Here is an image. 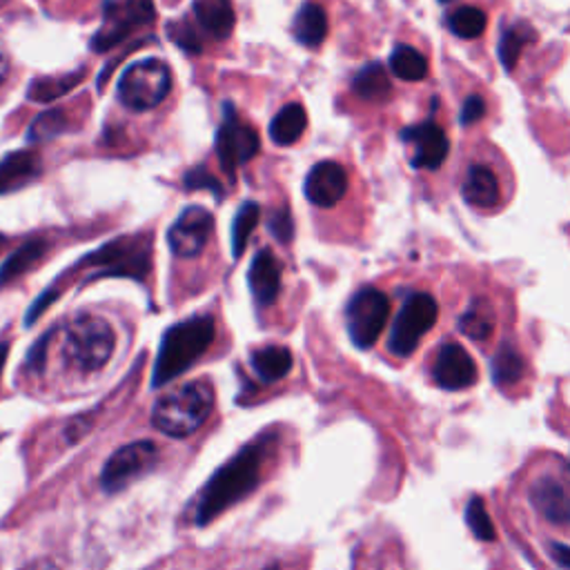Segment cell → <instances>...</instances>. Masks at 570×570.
Segmentation results:
<instances>
[{"label": "cell", "instance_id": "4fadbf2b", "mask_svg": "<svg viewBox=\"0 0 570 570\" xmlns=\"http://www.w3.org/2000/svg\"><path fill=\"white\" fill-rule=\"evenodd\" d=\"M432 376L439 387L456 392L474 385L479 379V372L468 350H463L459 343H448L436 352Z\"/></svg>", "mask_w": 570, "mask_h": 570}, {"label": "cell", "instance_id": "1f68e13d", "mask_svg": "<svg viewBox=\"0 0 570 570\" xmlns=\"http://www.w3.org/2000/svg\"><path fill=\"white\" fill-rule=\"evenodd\" d=\"M532 40H534V31L528 24H519V27L514 24V27L505 29L501 40H499V49H497L501 65L508 71H512L517 60H519V56H521V51H523V47L528 42H532Z\"/></svg>", "mask_w": 570, "mask_h": 570}, {"label": "cell", "instance_id": "5b68a950", "mask_svg": "<svg viewBox=\"0 0 570 570\" xmlns=\"http://www.w3.org/2000/svg\"><path fill=\"white\" fill-rule=\"evenodd\" d=\"M78 265L89 272L87 281L105 276L145 281L151 269V238L147 234L114 238L87 254Z\"/></svg>", "mask_w": 570, "mask_h": 570}, {"label": "cell", "instance_id": "52a82bcc", "mask_svg": "<svg viewBox=\"0 0 570 570\" xmlns=\"http://www.w3.org/2000/svg\"><path fill=\"white\" fill-rule=\"evenodd\" d=\"M154 0H107L102 4V20L91 36L89 47L96 53H105L129 38L138 27L154 22Z\"/></svg>", "mask_w": 570, "mask_h": 570}, {"label": "cell", "instance_id": "f1b7e54d", "mask_svg": "<svg viewBox=\"0 0 570 570\" xmlns=\"http://www.w3.org/2000/svg\"><path fill=\"white\" fill-rule=\"evenodd\" d=\"M258 216H261V207L254 200H245L236 209L234 220H232V234H229L232 236V256L234 258H240V254L245 252L249 234L258 225Z\"/></svg>", "mask_w": 570, "mask_h": 570}, {"label": "cell", "instance_id": "7402d4cb", "mask_svg": "<svg viewBox=\"0 0 570 570\" xmlns=\"http://www.w3.org/2000/svg\"><path fill=\"white\" fill-rule=\"evenodd\" d=\"M305 127H307V114H305L303 105L287 102L269 120V138L274 145L287 147V145H294L303 136Z\"/></svg>", "mask_w": 570, "mask_h": 570}, {"label": "cell", "instance_id": "f546056e", "mask_svg": "<svg viewBox=\"0 0 570 570\" xmlns=\"http://www.w3.org/2000/svg\"><path fill=\"white\" fill-rule=\"evenodd\" d=\"M490 372H492V379L497 385L517 383L523 376V358L517 352V347H512L510 343L499 347V352L492 356Z\"/></svg>", "mask_w": 570, "mask_h": 570}, {"label": "cell", "instance_id": "ac0fdd59", "mask_svg": "<svg viewBox=\"0 0 570 570\" xmlns=\"http://www.w3.org/2000/svg\"><path fill=\"white\" fill-rule=\"evenodd\" d=\"M42 171L40 156L29 149L9 151L0 158V196L9 191H18L36 180Z\"/></svg>", "mask_w": 570, "mask_h": 570}, {"label": "cell", "instance_id": "4316f807", "mask_svg": "<svg viewBox=\"0 0 570 570\" xmlns=\"http://www.w3.org/2000/svg\"><path fill=\"white\" fill-rule=\"evenodd\" d=\"M390 69L401 80L419 82L428 76V60L419 49L410 45H396L390 53Z\"/></svg>", "mask_w": 570, "mask_h": 570}, {"label": "cell", "instance_id": "603a6c76", "mask_svg": "<svg viewBox=\"0 0 570 570\" xmlns=\"http://www.w3.org/2000/svg\"><path fill=\"white\" fill-rule=\"evenodd\" d=\"M47 247L49 245L42 238H33V240L22 243L18 249H13L7 256V261L0 265V289L7 287L9 283H13L16 278H20L31 267H36L38 261L45 256Z\"/></svg>", "mask_w": 570, "mask_h": 570}, {"label": "cell", "instance_id": "9a60e30c", "mask_svg": "<svg viewBox=\"0 0 570 570\" xmlns=\"http://www.w3.org/2000/svg\"><path fill=\"white\" fill-rule=\"evenodd\" d=\"M401 138L410 140L414 145V154H412V165L414 167L439 169L448 158V149H450L448 136L432 120L405 127L401 131Z\"/></svg>", "mask_w": 570, "mask_h": 570}, {"label": "cell", "instance_id": "3957f363", "mask_svg": "<svg viewBox=\"0 0 570 570\" xmlns=\"http://www.w3.org/2000/svg\"><path fill=\"white\" fill-rule=\"evenodd\" d=\"M214 407V387L209 381H189L160 396L151 410V423L163 434L183 439L194 434Z\"/></svg>", "mask_w": 570, "mask_h": 570}, {"label": "cell", "instance_id": "6da1fadb", "mask_svg": "<svg viewBox=\"0 0 570 570\" xmlns=\"http://www.w3.org/2000/svg\"><path fill=\"white\" fill-rule=\"evenodd\" d=\"M267 443L258 439L240 450L234 459H229L220 470L214 472L209 483L205 485L198 505H196V523H209L220 512L232 508L236 501L247 497L261 479L263 461H265Z\"/></svg>", "mask_w": 570, "mask_h": 570}, {"label": "cell", "instance_id": "d6a6232c", "mask_svg": "<svg viewBox=\"0 0 570 570\" xmlns=\"http://www.w3.org/2000/svg\"><path fill=\"white\" fill-rule=\"evenodd\" d=\"M69 127V116L62 109H47L38 114L29 129H27V140L29 142H45L56 136H60Z\"/></svg>", "mask_w": 570, "mask_h": 570}, {"label": "cell", "instance_id": "b9f144b4", "mask_svg": "<svg viewBox=\"0 0 570 570\" xmlns=\"http://www.w3.org/2000/svg\"><path fill=\"white\" fill-rule=\"evenodd\" d=\"M7 73H9V58H7L4 49L0 47V82L7 78Z\"/></svg>", "mask_w": 570, "mask_h": 570}, {"label": "cell", "instance_id": "d590c367", "mask_svg": "<svg viewBox=\"0 0 570 570\" xmlns=\"http://www.w3.org/2000/svg\"><path fill=\"white\" fill-rule=\"evenodd\" d=\"M183 187L189 189V191H194V189H207V191L214 194V198H223V194H225L220 180H218L214 174H209L205 167H194V169L185 171V176H183Z\"/></svg>", "mask_w": 570, "mask_h": 570}, {"label": "cell", "instance_id": "e0dca14e", "mask_svg": "<svg viewBox=\"0 0 570 570\" xmlns=\"http://www.w3.org/2000/svg\"><path fill=\"white\" fill-rule=\"evenodd\" d=\"M191 16L200 36L205 33L212 40L227 38L236 22L232 0H194Z\"/></svg>", "mask_w": 570, "mask_h": 570}, {"label": "cell", "instance_id": "277c9868", "mask_svg": "<svg viewBox=\"0 0 570 570\" xmlns=\"http://www.w3.org/2000/svg\"><path fill=\"white\" fill-rule=\"evenodd\" d=\"M114 345L116 334L109 321L98 314L82 312L65 325L60 352L71 367L87 374L100 370L109 361Z\"/></svg>", "mask_w": 570, "mask_h": 570}, {"label": "cell", "instance_id": "ffe728a7", "mask_svg": "<svg viewBox=\"0 0 570 570\" xmlns=\"http://www.w3.org/2000/svg\"><path fill=\"white\" fill-rule=\"evenodd\" d=\"M461 194L465 198L468 205L472 207H494L499 203V180L492 174V169L483 167V165H470V169L465 171L463 185H461Z\"/></svg>", "mask_w": 570, "mask_h": 570}, {"label": "cell", "instance_id": "836d02e7", "mask_svg": "<svg viewBox=\"0 0 570 570\" xmlns=\"http://www.w3.org/2000/svg\"><path fill=\"white\" fill-rule=\"evenodd\" d=\"M465 521H468V528L472 530V534L479 539V541H494L497 532H494V525L490 521V514L485 510V503L483 499L479 497H472L465 505Z\"/></svg>", "mask_w": 570, "mask_h": 570}, {"label": "cell", "instance_id": "ba28073f", "mask_svg": "<svg viewBox=\"0 0 570 570\" xmlns=\"http://www.w3.org/2000/svg\"><path fill=\"white\" fill-rule=\"evenodd\" d=\"M214 147L218 154L220 169L229 178H234L238 165L252 160L261 149V138L256 129L238 116L232 102H223V120L216 129Z\"/></svg>", "mask_w": 570, "mask_h": 570}, {"label": "cell", "instance_id": "74e56055", "mask_svg": "<svg viewBox=\"0 0 570 570\" xmlns=\"http://www.w3.org/2000/svg\"><path fill=\"white\" fill-rule=\"evenodd\" d=\"M483 114H485V100H483L481 96L472 94V96L465 98V102H463V107H461L459 120H461V125H472V122L481 120Z\"/></svg>", "mask_w": 570, "mask_h": 570}, {"label": "cell", "instance_id": "ee69618b", "mask_svg": "<svg viewBox=\"0 0 570 570\" xmlns=\"http://www.w3.org/2000/svg\"><path fill=\"white\" fill-rule=\"evenodd\" d=\"M2 243H4V236L0 234V249H2Z\"/></svg>", "mask_w": 570, "mask_h": 570}, {"label": "cell", "instance_id": "8fae6325", "mask_svg": "<svg viewBox=\"0 0 570 570\" xmlns=\"http://www.w3.org/2000/svg\"><path fill=\"white\" fill-rule=\"evenodd\" d=\"M158 461V445L154 441H134L116 450L100 474V483L107 492H118L127 488L131 481L149 472Z\"/></svg>", "mask_w": 570, "mask_h": 570}, {"label": "cell", "instance_id": "d4e9b609", "mask_svg": "<svg viewBox=\"0 0 570 570\" xmlns=\"http://www.w3.org/2000/svg\"><path fill=\"white\" fill-rule=\"evenodd\" d=\"M352 91L367 102H383L392 94V82L383 65L370 62L361 67L352 80Z\"/></svg>", "mask_w": 570, "mask_h": 570}, {"label": "cell", "instance_id": "cb8c5ba5", "mask_svg": "<svg viewBox=\"0 0 570 570\" xmlns=\"http://www.w3.org/2000/svg\"><path fill=\"white\" fill-rule=\"evenodd\" d=\"M252 370L263 383H274L292 370V352L283 345H265L252 352Z\"/></svg>", "mask_w": 570, "mask_h": 570}, {"label": "cell", "instance_id": "8992f818", "mask_svg": "<svg viewBox=\"0 0 570 570\" xmlns=\"http://www.w3.org/2000/svg\"><path fill=\"white\" fill-rule=\"evenodd\" d=\"M171 89V71L158 58L131 62L118 78V98L134 111H147L160 105Z\"/></svg>", "mask_w": 570, "mask_h": 570}, {"label": "cell", "instance_id": "44dd1931", "mask_svg": "<svg viewBox=\"0 0 570 570\" xmlns=\"http://www.w3.org/2000/svg\"><path fill=\"white\" fill-rule=\"evenodd\" d=\"M292 33L303 47H318L327 36V13L316 2H303L292 20Z\"/></svg>", "mask_w": 570, "mask_h": 570}, {"label": "cell", "instance_id": "83f0119b", "mask_svg": "<svg viewBox=\"0 0 570 570\" xmlns=\"http://www.w3.org/2000/svg\"><path fill=\"white\" fill-rule=\"evenodd\" d=\"M459 330L474 338V341H483L492 334L494 330V309L485 298H476L470 303V307L461 314L459 318Z\"/></svg>", "mask_w": 570, "mask_h": 570}, {"label": "cell", "instance_id": "30bf717a", "mask_svg": "<svg viewBox=\"0 0 570 570\" xmlns=\"http://www.w3.org/2000/svg\"><path fill=\"white\" fill-rule=\"evenodd\" d=\"M390 318V298L376 287H361L345 307V323L356 347L367 350L381 336Z\"/></svg>", "mask_w": 570, "mask_h": 570}, {"label": "cell", "instance_id": "8d00e7d4", "mask_svg": "<svg viewBox=\"0 0 570 570\" xmlns=\"http://www.w3.org/2000/svg\"><path fill=\"white\" fill-rule=\"evenodd\" d=\"M267 232L278 240V243H289L294 236V220L287 207H276L267 214Z\"/></svg>", "mask_w": 570, "mask_h": 570}, {"label": "cell", "instance_id": "2e32d148", "mask_svg": "<svg viewBox=\"0 0 570 570\" xmlns=\"http://www.w3.org/2000/svg\"><path fill=\"white\" fill-rule=\"evenodd\" d=\"M283 267L272 249L263 247L254 254L247 269V285L258 305H272L281 292Z\"/></svg>", "mask_w": 570, "mask_h": 570}, {"label": "cell", "instance_id": "4dcf8cb0", "mask_svg": "<svg viewBox=\"0 0 570 570\" xmlns=\"http://www.w3.org/2000/svg\"><path fill=\"white\" fill-rule=\"evenodd\" d=\"M485 22H488V16L483 9L479 7H472V4H465V7H459L454 9L450 16H448V27L454 36L459 38H479L485 29Z\"/></svg>", "mask_w": 570, "mask_h": 570}, {"label": "cell", "instance_id": "60d3db41", "mask_svg": "<svg viewBox=\"0 0 570 570\" xmlns=\"http://www.w3.org/2000/svg\"><path fill=\"white\" fill-rule=\"evenodd\" d=\"M22 570H58V568H56V563L49 561V559H36V561L27 563Z\"/></svg>", "mask_w": 570, "mask_h": 570}, {"label": "cell", "instance_id": "484cf974", "mask_svg": "<svg viewBox=\"0 0 570 570\" xmlns=\"http://www.w3.org/2000/svg\"><path fill=\"white\" fill-rule=\"evenodd\" d=\"M82 78H85V69H76L69 73H60V76L33 78L31 85L27 87V98L33 102H51V100L60 98L62 94L71 91Z\"/></svg>", "mask_w": 570, "mask_h": 570}, {"label": "cell", "instance_id": "f35d334b", "mask_svg": "<svg viewBox=\"0 0 570 570\" xmlns=\"http://www.w3.org/2000/svg\"><path fill=\"white\" fill-rule=\"evenodd\" d=\"M56 296H58V294H56V289H53V287H51V289H47V292H42V296L31 305L29 314L24 316V325H31V323L38 318V314L42 312V307H47Z\"/></svg>", "mask_w": 570, "mask_h": 570}, {"label": "cell", "instance_id": "5bb4252c", "mask_svg": "<svg viewBox=\"0 0 570 570\" xmlns=\"http://www.w3.org/2000/svg\"><path fill=\"white\" fill-rule=\"evenodd\" d=\"M305 198L316 207H334L347 191V174L334 160L316 163L303 183Z\"/></svg>", "mask_w": 570, "mask_h": 570}, {"label": "cell", "instance_id": "e575fe53", "mask_svg": "<svg viewBox=\"0 0 570 570\" xmlns=\"http://www.w3.org/2000/svg\"><path fill=\"white\" fill-rule=\"evenodd\" d=\"M167 36L185 51L198 53L203 49V36L189 20H176L167 27Z\"/></svg>", "mask_w": 570, "mask_h": 570}, {"label": "cell", "instance_id": "7a4b0ae2", "mask_svg": "<svg viewBox=\"0 0 570 570\" xmlns=\"http://www.w3.org/2000/svg\"><path fill=\"white\" fill-rule=\"evenodd\" d=\"M214 336L216 323L209 314H196L167 327L154 363L151 385L163 387L189 370L209 350Z\"/></svg>", "mask_w": 570, "mask_h": 570}, {"label": "cell", "instance_id": "7c38bea8", "mask_svg": "<svg viewBox=\"0 0 570 570\" xmlns=\"http://www.w3.org/2000/svg\"><path fill=\"white\" fill-rule=\"evenodd\" d=\"M214 232V216L200 205L185 207L167 229L169 249L180 258L198 256Z\"/></svg>", "mask_w": 570, "mask_h": 570}, {"label": "cell", "instance_id": "d6986e66", "mask_svg": "<svg viewBox=\"0 0 570 570\" xmlns=\"http://www.w3.org/2000/svg\"><path fill=\"white\" fill-rule=\"evenodd\" d=\"M530 501L541 517L554 523L570 521V499L559 481L541 476L530 488Z\"/></svg>", "mask_w": 570, "mask_h": 570}, {"label": "cell", "instance_id": "ab89813d", "mask_svg": "<svg viewBox=\"0 0 570 570\" xmlns=\"http://www.w3.org/2000/svg\"><path fill=\"white\" fill-rule=\"evenodd\" d=\"M550 554H552V559H554L561 568L570 570V546L552 543V546H550Z\"/></svg>", "mask_w": 570, "mask_h": 570}, {"label": "cell", "instance_id": "9c48e42d", "mask_svg": "<svg viewBox=\"0 0 570 570\" xmlns=\"http://www.w3.org/2000/svg\"><path fill=\"white\" fill-rule=\"evenodd\" d=\"M436 301L428 292L410 294L392 323L387 338L390 352L396 356H410L416 350L423 334L432 330V325L436 323Z\"/></svg>", "mask_w": 570, "mask_h": 570}, {"label": "cell", "instance_id": "7bdbcfd3", "mask_svg": "<svg viewBox=\"0 0 570 570\" xmlns=\"http://www.w3.org/2000/svg\"><path fill=\"white\" fill-rule=\"evenodd\" d=\"M7 352H9V345L0 343V372H2V365H4V358H7Z\"/></svg>", "mask_w": 570, "mask_h": 570}]
</instances>
